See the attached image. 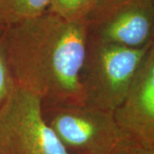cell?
<instances>
[{"label":"cell","mask_w":154,"mask_h":154,"mask_svg":"<svg viewBox=\"0 0 154 154\" xmlns=\"http://www.w3.org/2000/svg\"><path fill=\"white\" fill-rule=\"evenodd\" d=\"M2 37L16 85L57 105L85 103V20L68 21L48 11L5 28Z\"/></svg>","instance_id":"1"},{"label":"cell","mask_w":154,"mask_h":154,"mask_svg":"<svg viewBox=\"0 0 154 154\" xmlns=\"http://www.w3.org/2000/svg\"><path fill=\"white\" fill-rule=\"evenodd\" d=\"M152 44L133 48L88 39L82 72L85 103L114 113L126 98Z\"/></svg>","instance_id":"2"},{"label":"cell","mask_w":154,"mask_h":154,"mask_svg":"<svg viewBox=\"0 0 154 154\" xmlns=\"http://www.w3.org/2000/svg\"><path fill=\"white\" fill-rule=\"evenodd\" d=\"M0 154H74L45 119L43 100L16 85L0 106Z\"/></svg>","instance_id":"3"},{"label":"cell","mask_w":154,"mask_h":154,"mask_svg":"<svg viewBox=\"0 0 154 154\" xmlns=\"http://www.w3.org/2000/svg\"><path fill=\"white\" fill-rule=\"evenodd\" d=\"M50 126L69 152L78 154H122L135 145L116 120L114 113L86 103L59 105Z\"/></svg>","instance_id":"4"},{"label":"cell","mask_w":154,"mask_h":154,"mask_svg":"<svg viewBox=\"0 0 154 154\" xmlns=\"http://www.w3.org/2000/svg\"><path fill=\"white\" fill-rule=\"evenodd\" d=\"M86 23L89 40L140 48L154 40V2L96 0Z\"/></svg>","instance_id":"5"},{"label":"cell","mask_w":154,"mask_h":154,"mask_svg":"<svg viewBox=\"0 0 154 154\" xmlns=\"http://www.w3.org/2000/svg\"><path fill=\"white\" fill-rule=\"evenodd\" d=\"M114 116L135 145L154 148V40Z\"/></svg>","instance_id":"6"},{"label":"cell","mask_w":154,"mask_h":154,"mask_svg":"<svg viewBox=\"0 0 154 154\" xmlns=\"http://www.w3.org/2000/svg\"><path fill=\"white\" fill-rule=\"evenodd\" d=\"M51 0H0V28L39 17L49 11Z\"/></svg>","instance_id":"7"},{"label":"cell","mask_w":154,"mask_h":154,"mask_svg":"<svg viewBox=\"0 0 154 154\" xmlns=\"http://www.w3.org/2000/svg\"><path fill=\"white\" fill-rule=\"evenodd\" d=\"M96 0H51L49 11L68 21L85 20Z\"/></svg>","instance_id":"8"},{"label":"cell","mask_w":154,"mask_h":154,"mask_svg":"<svg viewBox=\"0 0 154 154\" xmlns=\"http://www.w3.org/2000/svg\"><path fill=\"white\" fill-rule=\"evenodd\" d=\"M16 86L7 61L2 35L0 36V106L3 105Z\"/></svg>","instance_id":"9"},{"label":"cell","mask_w":154,"mask_h":154,"mask_svg":"<svg viewBox=\"0 0 154 154\" xmlns=\"http://www.w3.org/2000/svg\"><path fill=\"white\" fill-rule=\"evenodd\" d=\"M122 154H154V148H147L138 145H134Z\"/></svg>","instance_id":"10"},{"label":"cell","mask_w":154,"mask_h":154,"mask_svg":"<svg viewBox=\"0 0 154 154\" xmlns=\"http://www.w3.org/2000/svg\"><path fill=\"white\" fill-rule=\"evenodd\" d=\"M153 2H154V0H153Z\"/></svg>","instance_id":"11"}]
</instances>
